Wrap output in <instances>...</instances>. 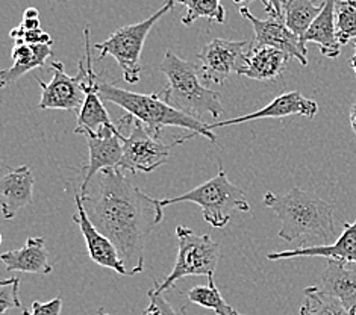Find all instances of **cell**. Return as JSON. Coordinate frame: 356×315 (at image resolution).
Segmentation results:
<instances>
[{"label":"cell","mask_w":356,"mask_h":315,"mask_svg":"<svg viewBox=\"0 0 356 315\" xmlns=\"http://www.w3.org/2000/svg\"><path fill=\"white\" fill-rule=\"evenodd\" d=\"M79 194L92 225L114 243L129 275L141 273L149 235L164 218L159 200L135 186L120 168L100 172Z\"/></svg>","instance_id":"6da1fadb"},{"label":"cell","mask_w":356,"mask_h":315,"mask_svg":"<svg viewBox=\"0 0 356 315\" xmlns=\"http://www.w3.org/2000/svg\"><path fill=\"white\" fill-rule=\"evenodd\" d=\"M262 203L282 221L277 235L286 243L318 241V245H329L335 238L334 208L317 194L300 188L286 194L267 191Z\"/></svg>","instance_id":"7a4b0ae2"},{"label":"cell","mask_w":356,"mask_h":315,"mask_svg":"<svg viewBox=\"0 0 356 315\" xmlns=\"http://www.w3.org/2000/svg\"><path fill=\"white\" fill-rule=\"evenodd\" d=\"M159 70L165 74L167 83L158 96L168 105L199 120L207 114L218 120L225 114L222 95L202 83L197 67L193 63L167 50Z\"/></svg>","instance_id":"3957f363"},{"label":"cell","mask_w":356,"mask_h":315,"mask_svg":"<svg viewBox=\"0 0 356 315\" xmlns=\"http://www.w3.org/2000/svg\"><path fill=\"white\" fill-rule=\"evenodd\" d=\"M99 91L102 99L123 108L126 113L131 114L135 120L141 122L143 126L158 138L164 127L176 126L193 132L190 138H193L194 135H202L211 143H217V137L208 129V124L196 117H191L170 106L158 96V92L155 95H140V92L118 88L115 83H109L106 81H99Z\"/></svg>","instance_id":"277c9868"},{"label":"cell","mask_w":356,"mask_h":315,"mask_svg":"<svg viewBox=\"0 0 356 315\" xmlns=\"http://www.w3.org/2000/svg\"><path fill=\"white\" fill-rule=\"evenodd\" d=\"M190 202L202 208L203 220L216 229H223L231 221L235 211L248 212L249 202L245 193L227 179L225 168L220 165V172L209 181L196 188L172 199L159 200V205L165 208L176 203Z\"/></svg>","instance_id":"5b68a950"},{"label":"cell","mask_w":356,"mask_h":315,"mask_svg":"<svg viewBox=\"0 0 356 315\" xmlns=\"http://www.w3.org/2000/svg\"><path fill=\"white\" fill-rule=\"evenodd\" d=\"M175 3L176 0H167L149 19L135 24H126V26L113 32L105 41L97 42L96 49L99 50V61L106 56H113L120 67L123 79L128 83H137L143 70L141 52L144 41H146L154 24L163 19L167 13L173 11Z\"/></svg>","instance_id":"8992f818"},{"label":"cell","mask_w":356,"mask_h":315,"mask_svg":"<svg viewBox=\"0 0 356 315\" xmlns=\"http://www.w3.org/2000/svg\"><path fill=\"white\" fill-rule=\"evenodd\" d=\"M176 236L177 258L172 273L165 276L161 284L155 280V286L163 293L186 276H214L220 258V245L209 234L197 235L190 227L177 226Z\"/></svg>","instance_id":"52a82bcc"},{"label":"cell","mask_w":356,"mask_h":315,"mask_svg":"<svg viewBox=\"0 0 356 315\" xmlns=\"http://www.w3.org/2000/svg\"><path fill=\"white\" fill-rule=\"evenodd\" d=\"M123 146V159L120 170H129L131 173H150L158 167L164 165L170 158L172 147L181 144L182 140H176L173 144H165L155 135H152L141 122L132 120L129 137L120 134Z\"/></svg>","instance_id":"ba28073f"},{"label":"cell","mask_w":356,"mask_h":315,"mask_svg":"<svg viewBox=\"0 0 356 315\" xmlns=\"http://www.w3.org/2000/svg\"><path fill=\"white\" fill-rule=\"evenodd\" d=\"M54 70V78L49 83L43 82L40 78H35L37 83L41 87L40 109H63L69 113H78L86 100V90L83 85L87 81V65L86 59H81L78 73L70 76L65 73L64 64L59 61L50 63Z\"/></svg>","instance_id":"9c48e42d"},{"label":"cell","mask_w":356,"mask_h":315,"mask_svg":"<svg viewBox=\"0 0 356 315\" xmlns=\"http://www.w3.org/2000/svg\"><path fill=\"white\" fill-rule=\"evenodd\" d=\"M248 41H231L216 38L202 47L197 58L200 61L202 79L207 83L223 85L234 73L240 74L244 67Z\"/></svg>","instance_id":"30bf717a"},{"label":"cell","mask_w":356,"mask_h":315,"mask_svg":"<svg viewBox=\"0 0 356 315\" xmlns=\"http://www.w3.org/2000/svg\"><path fill=\"white\" fill-rule=\"evenodd\" d=\"M240 14L252 23L253 31H255L252 47H275L290 55L293 59H298L302 65L308 64L307 46H303L300 38L290 31L285 20L271 19V17L267 20H261L245 6L240 8Z\"/></svg>","instance_id":"8fae6325"},{"label":"cell","mask_w":356,"mask_h":315,"mask_svg":"<svg viewBox=\"0 0 356 315\" xmlns=\"http://www.w3.org/2000/svg\"><path fill=\"white\" fill-rule=\"evenodd\" d=\"M88 141L90 158L88 164L86 165V176L81 186L83 191L91 184L100 172L108 168H120L123 159V146L120 140V132H118L115 124L102 126L95 134L86 135Z\"/></svg>","instance_id":"7c38bea8"},{"label":"cell","mask_w":356,"mask_h":315,"mask_svg":"<svg viewBox=\"0 0 356 315\" xmlns=\"http://www.w3.org/2000/svg\"><path fill=\"white\" fill-rule=\"evenodd\" d=\"M74 203L78 212L73 216V221L81 229L83 240H86L87 244L90 258L100 267L114 270L122 276H131L129 271L126 270L124 262L122 261L120 253H118L114 243L92 225V221L90 220L86 211V207H83V202L79 193L74 194Z\"/></svg>","instance_id":"4fadbf2b"},{"label":"cell","mask_w":356,"mask_h":315,"mask_svg":"<svg viewBox=\"0 0 356 315\" xmlns=\"http://www.w3.org/2000/svg\"><path fill=\"white\" fill-rule=\"evenodd\" d=\"M83 37H86V65H87V81L83 85L86 90V100L78 114V124H76L74 134L78 135H88L97 132L102 126L114 124L111 122L108 111L102 102V96L99 91V78L92 67V58H91V47H90V28L87 26L83 31Z\"/></svg>","instance_id":"5bb4252c"},{"label":"cell","mask_w":356,"mask_h":315,"mask_svg":"<svg viewBox=\"0 0 356 315\" xmlns=\"http://www.w3.org/2000/svg\"><path fill=\"white\" fill-rule=\"evenodd\" d=\"M318 113L317 102L305 97L299 91H288L284 95L277 96L270 105L258 109L257 113H252L248 115H241L232 118V120L226 122H214L208 124V129L213 132L217 127L240 124L252 120H261V118H284L290 115H303L308 118H314Z\"/></svg>","instance_id":"9a60e30c"},{"label":"cell","mask_w":356,"mask_h":315,"mask_svg":"<svg viewBox=\"0 0 356 315\" xmlns=\"http://www.w3.org/2000/svg\"><path fill=\"white\" fill-rule=\"evenodd\" d=\"M344 231L337 241L329 245H307L296 247L293 250H284L277 253H267V259L279 261L290 258H308L321 257L327 259L341 261L356 266V218L353 223H344Z\"/></svg>","instance_id":"2e32d148"},{"label":"cell","mask_w":356,"mask_h":315,"mask_svg":"<svg viewBox=\"0 0 356 315\" xmlns=\"http://www.w3.org/2000/svg\"><path fill=\"white\" fill-rule=\"evenodd\" d=\"M35 179L28 165L10 168L0 179V205L6 220H13L17 212L31 205Z\"/></svg>","instance_id":"e0dca14e"},{"label":"cell","mask_w":356,"mask_h":315,"mask_svg":"<svg viewBox=\"0 0 356 315\" xmlns=\"http://www.w3.org/2000/svg\"><path fill=\"white\" fill-rule=\"evenodd\" d=\"M318 288L340 302L347 311L356 314V266L327 259V266L318 277Z\"/></svg>","instance_id":"ac0fdd59"},{"label":"cell","mask_w":356,"mask_h":315,"mask_svg":"<svg viewBox=\"0 0 356 315\" xmlns=\"http://www.w3.org/2000/svg\"><path fill=\"white\" fill-rule=\"evenodd\" d=\"M291 56L275 47H252L245 52L240 74L255 81H273L285 70Z\"/></svg>","instance_id":"d6986e66"},{"label":"cell","mask_w":356,"mask_h":315,"mask_svg":"<svg viewBox=\"0 0 356 315\" xmlns=\"http://www.w3.org/2000/svg\"><path fill=\"white\" fill-rule=\"evenodd\" d=\"M8 271H22V273L50 275L52 266L49 262V252L46 249L44 238H28L22 249L5 252L0 257Z\"/></svg>","instance_id":"ffe728a7"},{"label":"cell","mask_w":356,"mask_h":315,"mask_svg":"<svg viewBox=\"0 0 356 315\" xmlns=\"http://www.w3.org/2000/svg\"><path fill=\"white\" fill-rule=\"evenodd\" d=\"M335 3L337 0H325L323 10L302 38L303 46H307V42H316L321 55L330 59H335L341 54V45L337 35Z\"/></svg>","instance_id":"44dd1931"},{"label":"cell","mask_w":356,"mask_h":315,"mask_svg":"<svg viewBox=\"0 0 356 315\" xmlns=\"http://www.w3.org/2000/svg\"><path fill=\"white\" fill-rule=\"evenodd\" d=\"M52 46L47 45H15L13 50L14 64L11 69L3 70L0 73V87H8V85L19 81L22 76L29 73L31 70L40 69L47 61V58L52 55Z\"/></svg>","instance_id":"7402d4cb"},{"label":"cell","mask_w":356,"mask_h":315,"mask_svg":"<svg viewBox=\"0 0 356 315\" xmlns=\"http://www.w3.org/2000/svg\"><path fill=\"white\" fill-rule=\"evenodd\" d=\"M321 10H323V3L316 5L312 0H291V2L286 0L284 5L285 24L302 41Z\"/></svg>","instance_id":"603a6c76"},{"label":"cell","mask_w":356,"mask_h":315,"mask_svg":"<svg viewBox=\"0 0 356 315\" xmlns=\"http://www.w3.org/2000/svg\"><path fill=\"white\" fill-rule=\"evenodd\" d=\"M191 303H196L202 308L213 309L217 315H244L234 309L225 299L222 293L216 286L214 276L208 277V285H197L185 293Z\"/></svg>","instance_id":"cb8c5ba5"},{"label":"cell","mask_w":356,"mask_h":315,"mask_svg":"<svg viewBox=\"0 0 356 315\" xmlns=\"http://www.w3.org/2000/svg\"><path fill=\"white\" fill-rule=\"evenodd\" d=\"M300 315H356L347 311L334 297L321 291L318 286L305 289V299L300 306Z\"/></svg>","instance_id":"d4e9b609"},{"label":"cell","mask_w":356,"mask_h":315,"mask_svg":"<svg viewBox=\"0 0 356 315\" xmlns=\"http://www.w3.org/2000/svg\"><path fill=\"white\" fill-rule=\"evenodd\" d=\"M186 6V14L182 17V24L190 26L197 19H208L211 23H225L226 11L222 0H176Z\"/></svg>","instance_id":"484cf974"},{"label":"cell","mask_w":356,"mask_h":315,"mask_svg":"<svg viewBox=\"0 0 356 315\" xmlns=\"http://www.w3.org/2000/svg\"><path fill=\"white\" fill-rule=\"evenodd\" d=\"M335 24L341 46L356 38V0H337Z\"/></svg>","instance_id":"4316f807"},{"label":"cell","mask_w":356,"mask_h":315,"mask_svg":"<svg viewBox=\"0 0 356 315\" xmlns=\"http://www.w3.org/2000/svg\"><path fill=\"white\" fill-rule=\"evenodd\" d=\"M20 280L19 277L3 279L0 282V315H3L8 309L20 308Z\"/></svg>","instance_id":"83f0119b"},{"label":"cell","mask_w":356,"mask_h":315,"mask_svg":"<svg viewBox=\"0 0 356 315\" xmlns=\"http://www.w3.org/2000/svg\"><path fill=\"white\" fill-rule=\"evenodd\" d=\"M143 315H186V309H175L163 296V291L154 286L149 291V306Z\"/></svg>","instance_id":"f1b7e54d"},{"label":"cell","mask_w":356,"mask_h":315,"mask_svg":"<svg viewBox=\"0 0 356 315\" xmlns=\"http://www.w3.org/2000/svg\"><path fill=\"white\" fill-rule=\"evenodd\" d=\"M11 38L15 41V45H47L52 46L54 40L52 37L46 33L43 29H33V31H26L22 26H17L10 32Z\"/></svg>","instance_id":"f546056e"},{"label":"cell","mask_w":356,"mask_h":315,"mask_svg":"<svg viewBox=\"0 0 356 315\" xmlns=\"http://www.w3.org/2000/svg\"><path fill=\"white\" fill-rule=\"evenodd\" d=\"M63 309V300L56 297V299L41 303L35 300L32 303V309L31 311H23V315H59Z\"/></svg>","instance_id":"4dcf8cb0"},{"label":"cell","mask_w":356,"mask_h":315,"mask_svg":"<svg viewBox=\"0 0 356 315\" xmlns=\"http://www.w3.org/2000/svg\"><path fill=\"white\" fill-rule=\"evenodd\" d=\"M286 0H264V8L271 19H279L285 20V13H284V5Z\"/></svg>","instance_id":"1f68e13d"},{"label":"cell","mask_w":356,"mask_h":315,"mask_svg":"<svg viewBox=\"0 0 356 315\" xmlns=\"http://www.w3.org/2000/svg\"><path fill=\"white\" fill-rule=\"evenodd\" d=\"M19 26H22L23 29H26V31L40 29V19H32V20L23 19V22L19 24Z\"/></svg>","instance_id":"d6a6232c"},{"label":"cell","mask_w":356,"mask_h":315,"mask_svg":"<svg viewBox=\"0 0 356 315\" xmlns=\"http://www.w3.org/2000/svg\"><path fill=\"white\" fill-rule=\"evenodd\" d=\"M38 17H40V13L37 8H28V10H24L23 13V19H28V20L38 19Z\"/></svg>","instance_id":"836d02e7"},{"label":"cell","mask_w":356,"mask_h":315,"mask_svg":"<svg viewBox=\"0 0 356 315\" xmlns=\"http://www.w3.org/2000/svg\"><path fill=\"white\" fill-rule=\"evenodd\" d=\"M350 124H352V129L356 135V102L352 105V109H350Z\"/></svg>","instance_id":"e575fe53"},{"label":"cell","mask_w":356,"mask_h":315,"mask_svg":"<svg viewBox=\"0 0 356 315\" xmlns=\"http://www.w3.org/2000/svg\"><path fill=\"white\" fill-rule=\"evenodd\" d=\"M235 3H241V2H252V0H234ZM259 2H262V5H264V0H259Z\"/></svg>","instance_id":"d590c367"},{"label":"cell","mask_w":356,"mask_h":315,"mask_svg":"<svg viewBox=\"0 0 356 315\" xmlns=\"http://www.w3.org/2000/svg\"><path fill=\"white\" fill-rule=\"evenodd\" d=\"M97 314H99V315H111V314H108L104 308H100V309L97 311Z\"/></svg>","instance_id":"8d00e7d4"},{"label":"cell","mask_w":356,"mask_h":315,"mask_svg":"<svg viewBox=\"0 0 356 315\" xmlns=\"http://www.w3.org/2000/svg\"><path fill=\"white\" fill-rule=\"evenodd\" d=\"M350 65H352V69H353L355 73H356V61H355V59H350Z\"/></svg>","instance_id":"74e56055"},{"label":"cell","mask_w":356,"mask_h":315,"mask_svg":"<svg viewBox=\"0 0 356 315\" xmlns=\"http://www.w3.org/2000/svg\"><path fill=\"white\" fill-rule=\"evenodd\" d=\"M352 59H355V61H356V46H355V55H353Z\"/></svg>","instance_id":"f35d334b"},{"label":"cell","mask_w":356,"mask_h":315,"mask_svg":"<svg viewBox=\"0 0 356 315\" xmlns=\"http://www.w3.org/2000/svg\"><path fill=\"white\" fill-rule=\"evenodd\" d=\"M288 2H291V0H288Z\"/></svg>","instance_id":"ab89813d"}]
</instances>
